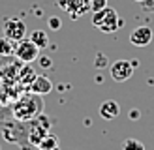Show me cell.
<instances>
[{
  "label": "cell",
  "instance_id": "6da1fadb",
  "mask_svg": "<svg viewBox=\"0 0 154 150\" xmlns=\"http://www.w3.org/2000/svg\"><path fill=\"white\" fill-rule=\"evenodd\" d=\"M43 109V100L42 96H38L34 92H28V94H23L17 101L13 103L11 112H13V118L17 122H30V120H36V116L42 112Z\"/></svg>",
  "mask_w": 154,
  "mask_h": 150
},
{
  "label": "cell",
  "instance_id": "7a4b0ae2",
  "mask_svg": "<svg viewBox=\"0 0 154 150\" xmlns=\"http://www.w3.org/2000/svg\"><path fill=\"white\" fill-rule=\"evenodd\" d=\"M92 25L98 30H102L103 34H111V32H117L119 28L124 26V19L119 17L117 10L105 6L98 11H92Z\"/></svg>",
  "mask_w": 154,
  "mask_h": 150
},
{
  "label": "cell",
  "instance_id": "3957f363",
  "mask_svg": "<svg viewBox=\"0 0 154 150\" xmlns=\"http://www.w3.org/2000/svg\"><path fill=\"white\" fill-rule=\"evenodd\" d=\"M40 47H38L36 43H32L30 40H21L15 43V51L13 55L17 56L23 64H32L34 60H38V56H40Z\"/></svg>",
  "mask_w": 154,
  "mask_h": 150
},
{
  "label": "cell",
  "instance_id": "277c9868",
  "mask_svg": "<svg viewBox=\"0 0 154 150\" xmlns=\"http://www.w3.org/2000/svg\"><path fill=\"white\" fill-rule=\"evenodd\" d=\"M4 36L8 38V40H11L13 43L25 40V36H26V25L21 19H17V17L8 19L4 22Z\"/></svg>",
  "mask_w": 154,
  "mask_h": 150
},
{
  "label": "cell",
  "instance_id": "5b68a950",
  "mask_svg": "<svg viewBox=\"0 0 154 150\" xmlns=\"http://www.w3.org/2000/svg\"><path fill=\"white\" fill-rule=\"evenodd\" d=\"M58 6L70 13L72 19H79L81 15L90 11V2L88 0H58Z\"/></svg>",
  "mask_w": 154,
  "mask_h": 150
},
{
  "label": "cell",
  "instance_id": "8992f818",
  "mask_svg": "<svg viewBox=\"0 0 154 150\" xmlns=\"http://www.w3.org/2000/svg\"><path fill=\"white\" fill-rule=\"evenodd\" d=\"M134 75V66L130 60H117L111 64V79L115 82H124Z\"/></svg>",
  "mask_w": 154,
  "mask_h": 150
},
{
  "label": "cell",
  "instance_id": "52a82bcc",
  "mask_svg": "<svg viewBox=\"0 0 154 150\" xmlns=\"http://www.w3.org/2000/svg\"><path fill=\"white\" fill-rule=\"evenodd\" d=\"M152 38H154V32L150 26H137L130 34V43L135 45V47H147L152 41Z\"/></svg>",
  "mask_w": 154,
  "mask_h": 150
},
{
  "label": "cell",
  "instance_id": "ba28073f",
  "mask_svg": "<svg viewBox=\"0 0 154 150\" xmlns=\"http://www.w3.org/2000/svg\"><path fill=\"white\" fill-rule=\"evenodd\" d=\"M120 115V105L115 100H107L100 105V116L103 120H115Z\"/></svg>",
  "mask_w": 154,
  "mask_h": 150
},
{
  "label": "cell",
  "instance_id": "9c48e42d",
  "mask_svg": "<svg viewBox=\"0 0 154 150\" xmlns=\"http://www.w3.org/2000/svg\"><path fill=\"white\" fill-rule=\"evenodd\" d=\"M28 88H30V92H34L38 96H43V94H49L53 90V82L45 77V75H38Z\"/></svg>",
  "mask_w": 154,
  "mask_h": 150
},
{
  "label": "cell",
  "instance_id": "30bf717a",
  "mask_svg": "<svg viewBox=\"0 0 154 150\" xmlns=\"http://www.w3.org/2000/svg\"><path fill=\"white\" fill-rule=\"evenodd\" d=\"M36 77H38V75H36V71H34V70H32V68H30L28 64H25V68L21 70V75H17L19 82H21V85L25 86V88H28L30 85H32V81H34Z\"/></svg>",
  "mask_w": 154,
  "mask_h": 150
},
{
  "label": "cell",
  "instance_id": "8fae6325",
  "mask_svg": "<svg viewBox=\"0 0 154 150\" xmlns=\"http://www.w3.org/2000/svg\"><path fill=\"white\" fill-rule=\"evenodd\" d=\"M28 40L32 41V43H36L40 49H43V47H47V45H49V36H47L45 30H32V34H30Z\"/></svg>",
  "mask_w": 154,
  "mask_h": 150
},
{
  "label": "cell",
  "instance_id": "7c38bea8",
  "mask_svg": "<svg viewBox=\"0 0 154 150\" xmlns=\"http://www.w3.org/2000/svg\"><path fill=\"white\" fill-rule=\"evenodd\" d=\"M55 146H58V137L53 135V133H45L43 137L40 139V142H38V148H40V150H51Z\"/></svg>",
  "mask_w": 154,
  "mask_h": 150
},
{
  "label": "cell",
  "instance_id": "4fadbf2b",
  "mask_svg": "<svg viewBox=\"0 0 154 150\" xmlns=\"http://www.w3.org/2000/svg\"><path fill=\"white\" fill-rule=\"evenodd\" d=\"M13 51H15V43L11 40H8V38H0V55L2 56H10L13 55Z\"/></svg>",
  "mask_w": 154,
  "mask_h": 150
},
{
  "label": "cell",
  "instance_id": "5bb4252c",
  "mask_svg": "<svg viewBox=\"0 0 154 150\" xmlns=\"http://www.w3.org/2000/svg\"><path fill=\"white\" fill-rule=\"evenodd\" d=\"M122 150H145V145L137 139H126L122 142Z\"/></svg>",
  "mask_w": 154,
  "mask_h": 150
},
{
  "label": "cell",
  "instance_id": "9a60e30c",
  "mask_svg": "<svg viewBox=\"0 0 154 150\" xmlns=\"http://www.w3.org/2000/svg\"><path fill=\"white\" fill-rule=\"evenodd\" d=\"M90 2V11H98L107 6V0H88Z\"/></svg>",
  "mask_w": 154,
  "mask_h": 150
},
{
  "label": "cell",
  "instance_id": "2e32d148",
  "mask_svg": "<svg viewBox=\"0 0 154 150\" xmlns=\"http://www.w3.org/2000/svg\"><path fill=\"white\" fill-rule=\"evenodd\" d=\"M49 26H51V30H58V28H60V19L51 17V19H49Z\"/></svg>",
  "mask_w": 154,
  "mask_h": 150
},
{
  "label": "cell",
  "instance_id": "e0dca14e",
  "mask_svg": "<svg viewBox=\"0 0 154 150\" xmlns=\"http://www.w3.org/2000/svg\"><path fill=\"white\" fill-rule=\"evenodd\" d=\"M145 10H149V11H154V0H145V2H141Z\"/></svg>",
  "mask_w": 154,
  "mask_h": 150
},
{
  "label": "cell",
  "instance_id": "ac0fdd59",
  "mask_svg": "<svg viewBox=\"0 0 154 150\" xmlns=\"http://www.w3.org/2000/svg\"><path fill=\"white\" fill-rule=\"evenodd\" d=\"M42 66H43V68H49V66H51V58L43 56V58H42Z\"/></svg>",
  "mask_w": 154,
  "mask_h": 150
},
{
  "label": "cell",
  "instance_id": "d6986e66",
  "mask_svg": "<svg viewBox=\"0 0 154 150\" xmlns=\"http://www.w3.org/2000/svg\"><path fill=\"white\" fill-rule=\"evenodd\" d=\"M130 116H132V118H137V116H139V111H137V112L132 111V112H130Z\"/></svg>",
  "mask_w": 154,
  "mask_h": 150
},
{
  "label": "cell",
  "instance_id": "ffe728a7",
  "mask_svg": "<svg viewBox=\"0 0 154 150\" xmlns=\"http://www.w3.org/2000/svg\"><path fill=\"white\" fill-rule=\"evenodd\" d=\"M51 150H60V148H58V146H55V148H51Z\"/></svg>",
  "mask_w": 154,
  "mask_h": 150
},
{
  "label": "cell",
  "instance_id": "44dd1931",
  "mask_svg": "<svg viewBox=\"0 0 154 150\" xmlns=\"http://www.w3.org/2000/svg\"><path fill=\"white\" fill-rule=\"evenodd\" d=\"M135 2H145V0H135Z\"/></svg>",
  "mask_w": 154,
  "mask_h": 150
}]
</instances>
